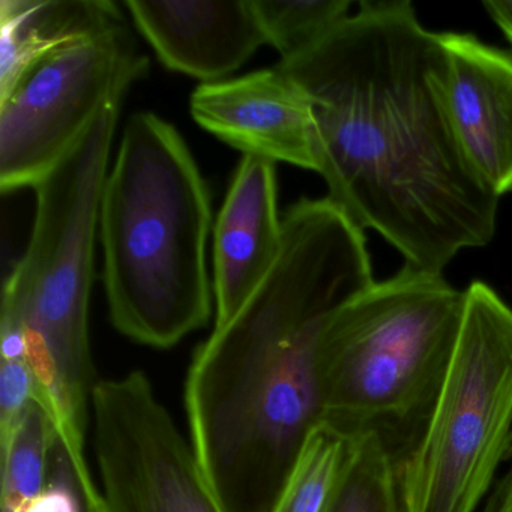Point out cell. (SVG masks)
I'll return each mask as SVG.
<instances>
[{"label":"cell","instance_id":"cell-5","mask_svg":"<svg viewBox=\"0 0 512 512\" xmlns=\"http://www.w3.org/2000/svg\"><path fill=\"white\" fill-rule=\"evenodd\" d=\"M464 311L466 290L409 265L335 308L317 341L323 424L376 434L398 469L439 397Z\"/></svg>","mask_w":512,"mask_h":512},{"label":"cell","instance_id":"cell-9","mask_svg":"<svg viewBox=\"0 0 512 512\" xmlns=\"http://www.w3.org/2000/svg\"><path fill=\"white\" fill-rule=\"evenodd\" d=\"M190 109L203 130L244 155L316 172L310 98L277 65L203 83L191 95Z\"/></svg>","mask_w":512,"mask_h":512},{"label":"cell","instance_id":"cell-13","mask_svg":"<svg viewBox=\"0 0 512 512\" xmlns=\"http://www.w3.org/2000/svg\"><path fill=\"white\" fill-rule=\"evenodd\" d=\"M124 23L121 8L110 0H2L0 95L49 53Z\"/></svg>","mask_w":512,"mask_h":512},{"label":"cell","instance_id":"cell-8","mask_svg":"<svg viewBox=\"0 0 512 512\" xmlns=\"http://www.w3.org/2000/svg\"><path fill=\"white\" fill-rule=\"evenodd\" d=\"M91 410L109 512H226L143 371L95 383Z\"/></svg>","mask_w":512,"mask_h":512},{"label":"cell","instance_id":"cell-17","mask_svg":"<svg viewBox=\"0 0 512 512\" xmlns=\"http://www.w3.org/2000/svg\"><path fill=\"white\" fill-rule=\"evenodd\" d=\"M266 43L290 61L328 37L350 16L349 0H251Z\"/></svg>","mask_w":512,"mask_h":512},{"label":"cell","instance_id":"cell-16","mask_svg":"<svg viewBox=\"0 0 512 512\" xmlns=\"http://www.w3.org/2000/svg\"><path fill=\"white\" fill-rule=\"evenodd\" d=\"M326 512H404L397 464L376 434L356 437Z\"/></svg>","mask_w":512,"mask_h":512},{"label":"cell","instance_id":"cell-1","mask_svg":"<svg viewBox=\"0 0 512 512\" xmlns=\"http://www.w3.org/2000/svg\"><path fill=\"white\" fill-rule=\"evenodd\" d=\"M277 67L310 98L316 172L359 229L434 274L460 251L490 244L500 197L461 146L445 47L410 2L364 0Z\"/></svg>","mask_w":512,"mask_h":512},{"label":"cell","instance_id":"cell-10","mask_svg":"<svg viewBox=\"0 0 512 512\" xmlns=\"http://www.w3.org/2000/svg\"><path fill=\"white\" fill-rule=\"evenodd\" d=\"M448 56V101L461 146L482 181L512 191V55L475 35L440 34Z\"/></svg>","mask_w":512,"mask_h":512},{"label":"cell","instance_id":"cell-11","mask_svg":"<svg viewBox=\"0 0 512 512\" xmlns=\"http://www.w3.org/2000/svg\"><path fill=\"white\" fill-rule=\"evenodd\" d=\"M124 7L164 67L205 83L223 82L268 44L251 0H127Z\"/></svg>","mask_w":512,"mask_h":512},{"label":"cell","instance_id":"cell-2","mask_svg":"<svg viewBox=\"0 0 512 512\" xmlns=\"http://www.w3.org/2000/svg\"><path fill=\"white\" fill-rule=\"evenodd\" d=\"M374 283L364 230L328 197L301 199L283 215L274 266L197 347L185 382L191 445L224 511L274 509L323 424V323Z\"/></svg>","mask_w":512,"mask_h":512},{"label":"cell","instance_id":"cell-14","mask_svg":"<svg viewBox=\"0 0 512 512\" xmlns=\"http://www.w3.org/2000/svg\"><path fill=\"white\" fill-rule=\"evenodd\" d=\"M55 425L35 400L16 427L0 437L2 512H25L47 485Z\"/></svg>","mask_w":512,"mask_h":512},{"label":"cell","instance_id":"cell-6","mask_svg":"<svg viewBox=\"0 0 512 512\" xmlns=\"http://www.w3.org/2000/svg\"><path fill=\"white\" fill-rule=\"evenodd\" d=\"M511 439L512 308L475 281L439 397L398 466L403 511L478 512Z\"/></svg>","mask_w":512,"mask_h":512},{"label":"cell","instance_id":"cell-4","mask_svg":"<svg viewBox=\"0 0 512 512\" xmlns=\"http://www.w3.org/2000/svg\"><path fill=\"white\" fill-rule=\"evenodd\" d=\"M119 113V104L103 110L35 185L31 239L2 295L0 329L25 335L38 401L62 439L79 449L95 386L89 343L95 241Z\"/></svg>","mask_w":512,"mask_h":512},{"label":"cell","instance_id":"cell-3","mask_svg":"<svg viewBox=\"0 0 512 512\" xmlns=\"http://www.w3.org/2000/svg\"><path fill=\"white\" fill-rule=\"evenodd\" d=\"M211 197L187 143L154 113L125 125L100 205L103 281L113 326L170 349L208 325Z\"/></svg>","mask_w":512,"mask_h":512},{"label":"cell","instance_id":"cell-21","mask_svg":"<svg viewBox=\"0 0 512 512\" xmlns=\"http://www.w3.org/2000/svg\"><path fill=\"white\" fill-rule=\"evenodd\" d=\"M506 463H508V469H506L505 475L494 485L493 493H503V491H508L512 488V439L508 455H506Z\"/></svg>","mask_w":512,"mask_h":512},{"label":"cell","instance_id":"cell-12","mask_svg":"<svg viewBox=\"0 0 512 512\" xmlns=\"http://www.w3.org/2000/svg\"><path fill=\"white\" fill-rule=\"evenodd\" d=\"M275 163L244 155L214 229V328L226 325L271 271L283 242Z\"/></svg>","mask_w":512,"mask_h":512},{"label":"cell","instance_id":"cell-19","mask_svg":"<svg viewBox=\"0 0 512 512\" xmlns=\"http://www.w3.org/2000/svg\"><path fill=\"white\" fill-rule=\"evenodd\" d=\"M485 11L512 44V2H485Z\"/></svg>","mask_w":512,"mask_h":512},{"label":"cell","instance_id":"cell-15","mask_svg":"<svg viewBox=\"0 0 512 512\" xmlns=\"http://www.w3.org/2000/svg\"><path fill=\"white\" fill-rule=\"evenodd\" d=\"M356 437L322 424L313 431L272 512H326Z\"/></svg>","mask_w":512,"mask_h":512},{"label":"cell","instance_id":"cell-7","mask_svg":"<svg viewBox=\"0 0 512 512\" xmlns=\"http://www.w3.org/2000/svg\"><path fill=\"white\" fill-rule=\"evenodd\" d=\"M148 70L127 23L31 65L0 95L2 193L34 188Z\"/></svg>","mask_w":512,"mask_h":512},{"label":"cell","instance_id":"cell-18","mask_svg":"<svg viewBox=\"0 0 512 512\" xmlns=\"http://www.w3.org/2000/svg\"><path fill=\"white\" fill-rule=\"evenodd\" d=\"M38 400L37 382L31 365L22 361H2L0 365V437L7 436Z\"/></svg>","mask_w":512,"mask_h":512},{"label":"cell","instance_id":"cell-20","mask_svg":"<svg viewBox=\"0 0 512 512\" xmlns=\"http://www.w3.org/2000/svg\"><path fill=\"white\" fill-rule=\"evenodd\" d=\"M482 512H512V488L503 493H491Z\"/></svg>","mask_w":512,"mask_h":512}]
</instances>
